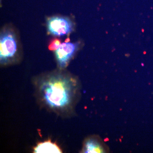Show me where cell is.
I'll return each mask as SVG.
<instances>
[{
	"label": "cell",
	"instance_id": "cell-1",
	"mask_svg": "<svg viewBox=\"0 0 153 153\" xmlns=\"http://www.w3.org/2000/svg\"><path fill=\"white\" fill-rule=\"evenodd\" d=\"M44 86V97L50 106L63 108L70 103L71 85L68 79L61 77H53Z\"/></svg>",
	"mask_w": 153,
	"mask_h": 153
},
{
	"label": "cell",
	"instance_id": "cell-2",
	"mask_svg": "<svg viewBox=\"0 0 153 153\" xmlns=\"http://www.w3.org/2000/svg\"><path fill=\"white\" fill-rule=\"evenodd\" d=\"M0 58L1 63H5L13 58L17 51L16 36L10 30L1 33L0 39Z\"/></svg>",
	"mask_w": 153,
	"mask_h": 153
},
{
	"label": "cell",
	"instance_id": "cell-3",
	"mask_svg": "<svg viewBox=\"0 0 153 153\" xmlns=\"http://www.w3.org/2000/svg\"><path fill=\"white\" fill-rule=\"evenodd\" d=\"M47 28L51 35L63 36L71 33L73 29V24L67 18L53 17L47 21Z\"/></svg>",
	"mask_w": 153,
	"mask_h": 153
},
{
	"label": "cell",
	"instance_id": "cell-4",
	"mask_svg": "<svg viewBox=\"0 0 153 153\" xmlns=\"http://www.w3.org/2000/svg\"><path fill=\"white\" fill-rule=\"evenodd\" d=\"M78 47L76 43L68 41L61 44L55 51V55L57 63L60 68H64L68 65L70 59L73 57Z\"/></svg>",
	"mask_w": 153,
	"mask_h": 153
},
{
	"label": "cell",
	"instance_id": "cell-5",
	"mask_svg": "<svg viewBox=\"0 0 153 153\" xmlns=\"http://www.w3.org/2000/svg\"><path fill=\"white\" fill-rule=\"evenodd\" d=\"M34 152L36 153H62L61 150L56 144L47 141L40 143L34 149Z\"/></svg>",
	"mask_w": 153,
	"mask_h": 153
},
{
	"label": "cell",
	"instance_id": "cell-6",
	"mask_svg": "<svg viewBox=\"0 0 153 153\" xmlns=\"http://www.w3.org/2000/svg\"><path fill=\"white\" fill-rule=\"evenodd\" d=\"M84 152L85 153H103L104 149L97 142L94 140H89L85 143Z\"/></svg>",
	"mask_w": 153,
	"mask_h": 153
},
{
	"label": "cell",
	"instance_id": "cell-7",
	"mask_svg": "<svg viewBox=\"0 0 153 153\" xmlns=\"http://www.w3.org/2000/svg\"><path fill=\"white\" fill-rule=\"evenodd\" d=\"M60 45H61V42L59 39H54L49 44V49L51 51L57 50Z\"/></svg>",
	"mask_w": 153,
	"mask_h": 153
}]
</instances>
